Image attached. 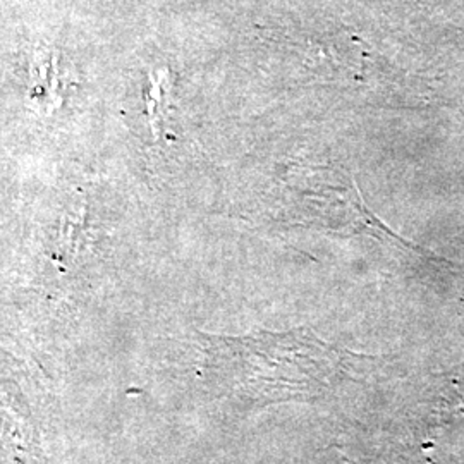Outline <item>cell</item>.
Segmentation results:
<instances>
[{
	"instance_id": "cell-1",
	"label": "cell",
	"mask_w": 464,
	"mask_h": 464,
	"mask_svg": "<svg viewBox=\"0 0 464 464\" xmlns=\"http://www.w3.org/2000/svg\"><path fill=\"white\" fill-rule=\"evenodd\" d=\"M207 381L245 410L314 402L348 377L356 356L299 327L249 335H203Z\"/></svg>"
}]
</instances>
